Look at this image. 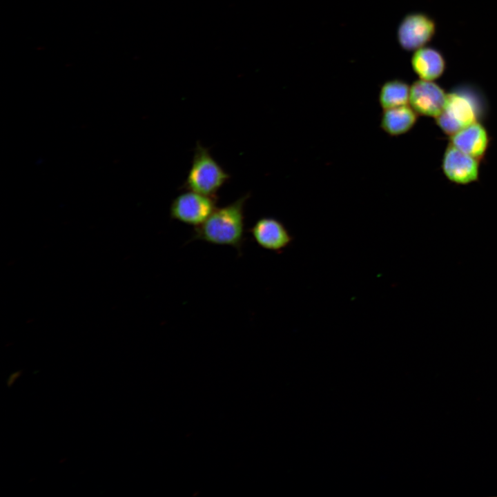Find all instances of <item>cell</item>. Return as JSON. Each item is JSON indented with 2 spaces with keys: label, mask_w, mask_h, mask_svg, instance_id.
Returning <instances> with one entry per match:
<instances>
[{
  "label": "cell",
  "mask_w": 497,
  "mask_h": 497,
  "mask_svg": "<svg viewBox=\"0 0 497 497\" xmlns=\"http://www.w3.org/2000/svg\"><path fill=\"white\" fill-rule=\"evenodd\" d=\"M248 197L246 193L228 205L217 207L204 223L195 227L188 242L202 240L230 246L241 254L244 240V206Z\"/></svg>",
  "instance_id": "obj_1"
},
{
  "label": "cell",
  "mask_w": 497,
  "mask_h": 497,
  "mask_svg": "<svg viewBox=\"0 0 497 497\" xmlns=\"http://www.w3.org/2000/svg\"><path fill=\"white\" fill-rule=\"evenodd\" d=\"M229 178V174L213 157L208 149L197 143L183 187L187 191L216 196Z\"/></svg>",
  "instance_id": "obj_2"
},
{
  "label": "cell",
  "mask_w": 497,
  "mask_h": 497,
  "mask_svg": "<svg viewBox=\"0 0 497 497\" xmlns=\"http://www.w3.org/2000/svg\"><path fill=\"white\" fill-rule=\"evenodd\" d=\"M478 116L474 97L464 90H458L447 94L444 109L436 120L441 130L451 136L478 121Z\"/></svg>",
  "instance_id": "obj_3"
},
{
  "label": "cell",
  "mask_w": 497,
  "mask_h": 497,
  "mask_svg": "<svg viewBox=\"0 0 497 497\" xmlns=\"http://www.w3.org/2000/svg\"><path fill=\"white\" fill-rule=\"evenodd\" d=\"M217 202V196L187 191L173 200L170 215L173 220L196 227L204 223L215 211Z\"/></svg>",
  "instance_id": "obj_4"
},
{
  "label": "cell",
  "mask_w": 497,
  "mask_h": 497,
  "mask_svg": "<svg viewBox=\"0 0 497 497\" xmlns=\"http://www.w3.org/2000/svg\"><path fill=\"white\" fill-rule=\"evenodd\" d=\"M436 32L435 21L423 13H411L401 21L398 29V40L406 50H416L427 43Z\"/></svg>",
  "instance_id": "obj_5"
},
{
  "label": "cell",
  "mask_w": 497,
  "mask_h": 497,
  "mask_svg": "<svg viewBox=\"0 0 497 497\" xmlns=\"http://www.w3.org/2000/svg\"><path fill=\"white\" fill-rule=\"evenodd\" d=\"M447 99L444 90L432 81L419 79L410 86V106L419 115L437 117Z\"/></svg>",
  "instance_id": "obj_6"
},
{
  "label": "cell",
  "mask_w": 497,
  "mask_h": 497,
  "mask_svg": "<svg viewBox=\"0 0 497 497\" xmlns=\"http://www.w3.org/2000/svg\"><path fill=\"white\" fill-rule=\"evenodd\" d=\"M442 168L450 181L459 184H467L478 179L479 159L463 153L450 144L445 151Z\"/></svg>",
  "instance_id": "obj_7"
},
{
  "label": "cell",
  "mask_w": 497,
  "mask_h": 497,
  "mask_svg": "<svg viewBox=\"0 0 497 497\" xmlns=\"http://www.w3.org/2000/svg\"><path fill=\"white\" fill-rule=\"evenodd\" d=\"M249 231L260 247L277 253H281L293 240L284 224L271 217L260 218Z\"/></svg>",
  "instance_id": "obj_8"
},
{
  "label": "cell",
  "mask_w": 497,
  "mask_h": 497,
  "mask_svg": "<svg viewBox=\"0 0 497 497\" xmlns=\"http://www.w3.org/2000/svg\"><path fill=\"white\" fill-rule=\"evenodd\" d=\"M450 142L460 150L480 160L488 148L489 135L486 128L476 121L451 135Z\"/></svg>",
  "instance_id": "obj_9"
},
{
  "label": "cell",
  "mask_w": 497,
  "mask_h": 497,
  "mask_svg": "<svg viewBox=\"0 0 497 497\" xmlns=\"http://www.w3.org/2000/svg\"><path fill=\"white\" fill-rule=\"evenodd\" d=\"M411 66L420 79L433 81L443 74L446 64L438 50L431 47H422L415 50Z\"/></svg>",
  "instance_id": "obj_10"
},
{
  "label": "cell",
  "mask_w": 497,
  "mask_h": 497,
  "mask_svg": "<svg viewBox=\"0 0 497 497\" xmlns=\"http://www.w3.org/2000/svg\"><path fill=\"white\" fill-rule=\"evenodd\" d=\"M418 113L407 105L384 110L380 126L391 136H398L409 131L415 125Z\"/></svg>",
  "instance_id": "obj_11"
},
{
  "label": "cell",
  "mask_w": 497,
  "mask_h": 497,
  "mask_svg": "<svg viewBox=\"0 0 497 497\" xmlns=\"http://www.w3.org/2000/svg\"><path fill=\"white\" fill-rule=\"evenodd\" d=\"M410 87L399 79L390 80L381 87L379 102L383 110L407 105L409 101Z\"/></svg>",
  "instance_id": "obj_12"
}]
</instances>
